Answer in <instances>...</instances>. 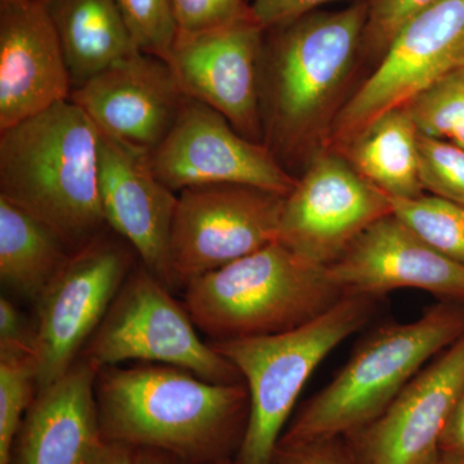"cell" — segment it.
I'll return each instance as SVG.
<instances>
[{"mask_svg":"<svg viewBox=\"0 0 464 464\" xmlns=\"http://www.w3.org/2000/svg\"><path fill=\"white\" fill-rule=\"evenodd\" d=\"M369 0L316 11L265 30L261 112L265 145L286 170L328 148L362 56ZM289 172V170H288Z\"/></svg>","mask_w":464,"mask_h":464,"instance_id":"cell-1","label":"cell"},{"mask_svg":"<svg viewBox=\"0 0 464 464\" xmlns=\"http://www.w3.org/2000/svg\"><path fill=\"white\" fill-rule=\"evenodd\" d=\"M102 439L168 451L185 464L237 457L249 417L246 383H215L176 366H106L96 380Z\"/></svg>","mask_w":464,"mask_h":464,"instance_id":"cell-2","label":"cell"},{"mask_svg":"<svg viewBox=\"0 0 464 464\" xmlns=\"http://www.w3.org/2000/svg\"><path fill=\"white\" fill-rule=\"evenodd\" d=\"M101 133L72 101L0 130V197L78 250L108 230L100 195Z\"/></svg>","mask_w":464,"mask_h":464,"instance_id":"cell-3","label":"cell"},{"mask_svg":"<svg viewBox=\"0 0 464 464\" xmlns=\"http://www.w3.org/2000/svg\"><path fill=\"white\" fill-rule=\"evenodd\" d=\"M463 334L464 301H440L414 322L382 324L290 420L280 441L347 438L359 431Z\"/></svg>","mask_w":464,"mask_h":464,"instance_id":"cell-4","label":"cell"},{"mask_svg":"<svg viewBox=\"0 0 464 464\" xmlns=\"http://www.w3.org/2000/svg\"><path fill=\"white\" fill-rule=\"evenodd\" d=\"M185 307L209 341L276 334L298 328L344 297L328 270L282 241L191 280Z\"/></svg>","mask_w":464,"mask_h":464,"instance_id":"cell-5","label":"cell"},{"mask_svg":"<svg viewBox=\"0 0 464 464\" xmlns=\"http://www.w3.org/2000/svg\"><path fill=\"white\" fill-rule=\"evenodd\" d=\"M381 299L344 295L298 328L276 334L208 341L239 371L249 392L246 435L237 464H270L311 375L342 342L365 328Z\"/></svg>","mask_w":464,"mask_h":464,"instance_id":"cell-6","label":"cell"},{"mask_svg":"<svg viewBox=\"0 0 464 464\" xmlns=\"http://www.w3.org/2000/svg\"><path fill=\"white\" fill-rule=\"evenodd\" d=\"M185 304L142 264L119 290L79 359L97 369L125 362L176 366L215 383H240L232 362L201 341Z\"/></svg>","mask_w":464,"mask_h":464,"instance_id":"cell-7","label":"cell"},{"mask_svg":"<svg viewBox=\"0 0 464 464\" xmlns=\"http://www.w3.org/2000/svg\"><path fill=\"white\" fill-rule=\"evenodd\" d=\"M464 69V0H436L396 34L373 72L348 97L328 149L341 150L375 119Z\"/></svg>","mask_w":464,"mask_h":464,"instance_id":"cell-8","label":"cell"},{"mask_svg":"<svg viewBox=\"0 0 464 464\" xmlns=\"http://www.w3.org/2000/svg\"><path fill=\"white\" fill-rule=\"evenodd\" d=\"M136 257L132 246L108 228L75 250L42 293L35 324L38 391L78 362L132 273Z\"/></svg>","mask_w":464,"mask_h":464,"instance_id":"cell-9","label":"cell"},{"mask_svg":"<svg viewBox=\"0 0 464 464\" xmlns=\"http://www.w3.org/2000/svg\"><path fill=\"white\" fill-rule=\"evenodd\" d=\"M284 195L218 183L179 192L169 243L173 289L279 240Z\"/></svg>","mask_w":464,"mask_h":464,"instance_id":"cell-10","label":"cell"},{"mask_svg":"<svg viewBox=\"0 0 464 464\" xmlns=\"http://www.w3.org/2000/svg\"><path fill=\"white\" fill-rule=\"evenodd\" d=\"M391 213L389 195L362 179L340 152L322 149L284 200L279 240L326 267L369 226Z\"/></svg>","mask_w":464,"mask_h":464,"instance_id":"cell-11","label":"cell"},{"mask_svg":"<svg viewBox=\"0 0 464 464\" xmlns=\"http://www.w3.org/2000/svg\"><path fill=\"white\" fill-rule=\"evenodd\" d=\"M152 173L170 190L235 183L286 195L297 177L265 143L250 141L206 103L186 97L163 142L146 155Z\"/></svg>","mask_w":464,"mask_h":464,"instance_id":"cell-12","label":"cell"},{"mask_svg":"<svg viewBox=\"0 0 464 464\" xmlns=\"http://www.w3.org/2000/svg\"><path fill=\"white\" fill-rule=\"evenodd\" d=\"M265 30L252 16L200 33H179L166 58L186 96L227 119L241 136L265 143L261 72Z\"/></svg>","mask_w":464,"mask_h":464,"instance_id":"cell-13","label":"cell"},{"mask_svg":"<svg viewBox=\"0 0 464 464\" xmlns=\"http://www.w3.org/2000/svg\"><path fill=\"white\" fill-rule=\"evenodd\" d=\"M464 389V334L432 359L398 398L346 441L353 464H423L439 456Z\"/></svg>","mask_w":464,"mask_h":464,"instance_id":"cell-14","label":"cell"},{"mask_svg":"<svg viewBox=\"0 0 464 464\" xmlns=\"http://www.w3.org/2000/svg\"><path fill=\"white\" fill-rule=\"evenodd\" d=\"M186 97L167 61L134 52L74 88L70 101L102 136L148 155L172 130Z\"/></svg>","mask_w":464,"mask_h":464,"instance_id":"cell-15","label":"cell"},{"mask_svg":"<svg viewBox=\"0 0 464 464\" xmlns=\"http://www.w3.org/2000/svg\"><path fill=\"white\" fill-rule=\"evenodd\" d=\"M326 270L346 295L381 299L415 289L441 301H464V266L433 249L393 213L369 226Z\"/></svg>","mask_w":464,"mask_h":464,"instance_id":"cell-16","label":"cell"},{"mask_svg":"<svg viewBox=\"0 0 464 464\" xmlns=\"http://www.w3.org/2000/svg\"><path fill=\"white\" fill-rule=\"evenodd\" d=\"M72 92L44 3H0V130L69 101Z\"/></svg>","mask_w":464,"mask_h":464,"instance_id":"cell-17","label":"cell"},{"mask_svg":"<svg viewBox=\"0 0 464 464\" xmlns=\"http://www.w3.org/2000/svg\"><path fill=\"white\" fill-rule=\"evenodd\" d=\"M100 195L110 230L168 288L169 243L179 195L150 169L146 155L101 134Z\"/></svg>","mask_w":464,"mask_h":464,"instance_id":"cell-18","label":"cell"},{"mask_svg":"<svg viewBox=\"0 0 464 464\" xmlns=\"http://www.w3.org/2000/svg\"><path fill=\"white\" fill-rule=\"evenodd\" d=\"M99 369L79 359L39 390L27 409L9 464H87L105 442L96 402Z\"/></svg>","mask_w":464,"mask_h":464,"instance_id":"cell-19","label":"cell"},{"mask_svg":"<svg viewBox=\"0 0 464 464\" xmlns=\"http://www.w3.org/2000/svg\"><path fill=\"white\" fill-rule=\"evenodd\" d=\"M72 90L137 50L118 0H44Z\"/></svg>","mask_w":464,"mask_h":464,"instance_id":"cell-20","label":"cell"},{"mask_svg":"<svg viewBox=\"0 0 464 464\" xmlns=\"http://www.w3.org/2000/svg\"><path fill=\"white\" fill-rule=\"evenodd\" d=\"M420 132L408 110H391L375 119L344 148L343 155L362 179L391 198L426 194L420 176Z\"/></svg>","mask_w":464,"mask_h":464,"instance_id":"cell-21","label":"cell"},{"mask_svg":"<svg viewBox=\"0 0 464 464\" xmlns=\"http://www.w3.org/2000/svg\"><path fill=\"white\" fill-rule=\"evenodd\" d=\"M74 250L50 226L0 197V280L14 295L38 301Z\"/></svg>","mask_w":464,"mask_h":464,"instance_id":"cell-22","label":"cell"},{"mask_svg":"<svg viewBox=\"0 0 464 464\" xmlns=\"http://www.w3.org/2000/svg\"><path fill=\"white\" fill-rule=\"evenodd\" d=\"M390 198L393 215L442 256L464 266V206L424 194L413 199Z\"/></svg>","mask_w":464,"mask_h":464,"instance_id":"cell-23","label":"cell"},{"mask_svg":"<svg viewBox=\"0 0 464 464\" xmlns=\"http://www.w3.org/2000/svg\"><path fill=\"white\" fill-rule=\"evenodd\" d=\"M36 392L34 353L0 348V464L11 462L14 439Z\"/></svg>","mask_w":464,"mask_h":464,"instance_id":"cell-24","label":"cell"},{"mask_svg":"<svg viewBox=\"0 0 464 464\" xmlns=\"http://www.w3.org/2000/svg\"><path fill=\"white\" fill-rule=\"evenodd\" d=\"M404 108L420 134L464 149V69L420 92Z\"/></svg>","mask_w":464,"mask_h":464,"instance_id":"cell-25","label":"cell"},{"mask_svg":"<svg viewBox=\"0 0 464 464\" xmlns=\"http://www.w3.org/2000/svg\"><path fill=\"white\" fill-rule=\"evenodd\" d=\"M118 5L137 50L166 61L179 32L172 0H118Z\"/></svg>","mask_w":464,"mask_h":464,"instance_id":"cell-26","label":"cell"},{"mask_svg":"<svg viewBox=\"0 0 464 464\" xmlns=\"http://www.w3.org/2000/svg\"><path fill=\"white\" fill-rule=\"evenodd\" d=\"M418 151L426 194L464 206V149L420 134Z\"/></svg>","mask_w":464,"mask_h":464,"instance_id":"cell-27","label":"cell"},{"mask_svg":"<svg viewBox=\"0 0 464 464\" xmlns=\"http://www.w3.org/2000/svg\"><path fill=\"white\" fill-rule=\"evenodd\" d=\"M436 0H369L362 56L380 60L402 26Z\"/></svg>","mask_w":464,"mask_h":464,"instance_id":"cell-28","label":"cell"},{"mask_svg":"<svg viewBox=\"0 0 464 464\" xmlns=\"http://www.w3.org/2000/svg\"><path fill=\"white\" fill-rule=\"evenodd\" d=\"M179 33H200L252 16L246 0H172Z\"/></svg>","mask_w":464,"mask_h":464,"instance_id":"cell-29","label":"cell"},{"mask_svg":"<svg viewBox=\"0 0 464 464\" xmlns=\"http://www.w3.org/2000/svg\"><path fill=\"white\" fill-rule=\"evenodd\" d=\"M270 464H353L343 438L282 442Z\"/></svg>","mask_w":464,"mask_h":464,"instance_id":"cell-30","label":"cell"},{"mask_svg":"<svg viewBox=\"0 0 464 464\" xmlns=\"http://www.w3.org/2000/svg\"><path fill=\"white\" fill-rule=\"evenodd\" d=\"M335 2L350 0H255L250 5V11L262 29L268 30L293 23L298 18L316 12L323 5Z\"/></svg>","mask_w":464,"mask_h":464,"instance_id":"cell-31","label":"cell"},{"mask_svg":"<svg viewBox=\"0 0 464 464\" xmlns=\"http://www.w3.org/2000/svg\"><path fill=\"white\" fill-rule=\"evenodd\" d=\"M0 348L32 351L35 355V326L32 328L20 308L5 295L0 298Z\"/></svg>","mask_w":464,"mask_h":464,"instance_id":"cell-32","label":"cell"},{"mask_svg":"<svg viewBox=\"0 0 464 464\" xmlns=\"http://www.w3.org/2000/svg\"><path fill=\"white\" fill-rule=\"evenodd\" d=\"M439 456L447 464H464V389L440 440Z\"/></svg>","mask_w":464,"mask_h":464,"instance_id":"cell-33","label":"cell"},{"mask_svg":"<svg viewBox=\"0 0 464 464\" xmlns=\"http://www.w3.org/2000/svg\"><path fill=\"white\" fill-rule=\"evenodd\" d=\"M134 448L123 442L105 441L87 464H130Z\"/></svg>","mask_w":464,"mask_h":464,"instance_id":"cell-34","label":"cell"},{"mask_svg":"<svg viewBox=\"0 0 464 464\" xmlns=\"http://www.w3.org/2000/svg\"><path fill=\"white\" fill-rule=\"evenodd\" d=\"M130 464H185L179 458L154 448H134Z\"/></svg>","mask_w":464,"mask_h":464,"instance_id":"cell-35","label":"cell"},{"mask_svg":"<svg viewBox=\"0 0 464 464\" xmlns=\"http://www.w3.org/2000/svg\"><path fill=\"white\" fill-rule=\"evenodd\" d=\"M212 464H237L235 458H228V459L218 460V462H215Z\"/></svg>","mask_w":464,"mask_h":464,"instance_id":"cell-36","label":"cell"},{"mask_svg":"<svg viewBox=\"0 0 464 464\" xmlns=\"http://www.w3.org/2000/svg\"><path fill=\"white\" fill-rule=\"evenodd\" d=\"M17 2H43L44 0H0V3H17Z\"/></svg>","mask_w":464,"mask_h":464,"instance_id":"cell-37","label":"cell"},{"mask_svg":"<svg viewBox=\"0 0 464 464\" xmlns=\"http://www.w3.org/2000/svg\"><path fill=\"white\" fill-rule=\"evenodd\" d=\"M423 464H447L444 462V460L440 458V456L433 458V459L429 460V462L423 463Z\"/></svg>","mask_w":464,"mask_h":464,"instance_id":"cell-38","label":"cell"}]
</instances>
